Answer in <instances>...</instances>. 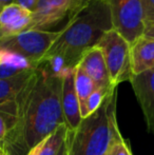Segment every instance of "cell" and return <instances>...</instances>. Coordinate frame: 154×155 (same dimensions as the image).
Segmentation results:
<instances>
[{
	"label": "cell",
	"instance_id": "cell-24",
	"mask_svg": "<svg viewBox=\"0 0 154 155\" xmlns=\"http://www.w3.org/2000/svg\"><path fill=\"white\" fill-rule=\"evenodd\" d=\"M41 143H42V141H41ZM41 143H39L38 146H36V147L34 148V149H32L31 151H30L27 155H38L39 150H40V147H41Z\"/></svg>",
	"mask_w": 154,
	"mask_h": 155
},
{
	"label": "cell",
	"instance_id": "cell-13",
	"mask_svg": "<svg viewBox=\"0 0 154 155\" xmlns=\"http://www.w3.org/2000/svg\"><path fill=\"white\" fill-rule=\"evenodd\" d=\"M35 69L34 68L28 69L12 77L0 79V104L15 100L17 95L21 92L28 81L31 79Z\"/></svg>",
	"mask_w": 154,
	"mask_h": 155
},
{
	"label": "cell",
	"instance_id": "cell-1",
	"mask_svg": "<svg viewBox=\"0 0 154 155\" xmlns=\"http://www.w3.org/2000/svg\"><path fill=\"white\" fill-rule=\"evenodd\" d=\"M61 94L62 77L40 63L15 98L18 119L0 143L2 155H27L64 124Z\"/></svg>",
	"mask_w": 154,
	"mask_h": 155
},
{
	"label": "cell",
	"instance_id": "cell-16",
	"mask_svg": "<svg viewBox=\"0 0 154 155\" xmlns=\"http://www.w3.org/2000/svg\"><path fill=\"white\" fill-rule=\"evenodd\" d=\"M68 127L66 124L59 126L52 134H50L41 143L38 155H57L68 135Z\"/></svg>",
	"mask_w": 154,
	"mask_h": 155
},
{
	"label": "cell",
	"instance_id": "cell-28",
	"mask_svg": "<svg viewBox=\"0 0 154 155\" xmlns=\"http://www.w3.org/2000/svg\"><path fill=\"white\" fill-rule=\"evenodd\" d=\"M0 153H1V150H0Z\"/></svg>",
	"mask_w": 154,
	"mask_h": 155
},
{
	"label": "cell",
	"instance_id": "cell-15",
	"mask_svg": "<svg viewBox=\"0 0 154 155\" xmlns=\"http://www.w3.org/2000/svg\"><path fill=\"white\" fill-rule=\"evenodd\" d=\"M18 119V106L16 100L0 104V143L13 130Z\"/></svg>",
	"mask_w": 154,
	"mask_h": 155
},
{
	"label": "cell",
	"instance_id": "cell-8",
	"mask_svg": "<svg viewBox=\"0 0 154 155\" xmlns=\"http://www.w3.org/2000/svg\"><path fill=\"white\" fill-rule=\"evenodd\" d=\"M129 81L142 109L147 130L154 135V69L132 75Z\"/></svg>",
	"mask_w": 154,
	"mask_h": 155
},
{
	"label": "cell",
	"instance_id": "cell-21",
	"mask_svg": "<svg viewBox=\"0 0 154 155\" xmlns=\"http://www.w3.org/2000/svg\"><path fill=\"white\" fill-rule=\"evenodd\" d=\"M88 1H91V0H72V5H71V13H73L74 11H76L77 8H79L81 5H84V3H87Z\"/></svg>",
	"mask_w": 154,
	"mask_h": 155
},
{
	"label": "cell",
	"instance_id": "cell-14",
	"mask_svg": "<svg viewBox=\"0 0 154 155\" xmlns=\"http://www.w3.org/2000/svg\"><path fill=\"white\" fill-rule=\"evenodd\" d=\"M74 84L75 90L77 93V97L79 100L80 104V112H81V117L86 118V104L89 96L91 95L94 90L96 89L94 82L92 81L89 75L86 73L81 65L78 63L74 70Z\"/></svg>",
	"mask_w": 154,
	"mask_h": 155
},
{
	"label": "cell",
	"instance_id": "cell-22",
	"mask_svg": "<svg viewBox=\"0 0 154 155\" xmlns=\"http://www.w3.org/2000/svg\"><path fill=\"white\" fill-rule=\"evenodd\" d=\"M57 155H69V141H68V137L66 138L64 143H62L61 148H60L59 152Z\"/></svg>",
	"mask_w": 154,
	"mask_h": 155
},
{
	"label": "cell",
	"instance_id": "cell-11",
	"mask_svg": "<svg viewBox=\"0 0 154 155\" xmlns=\"http://www.w3.org/2000/svg\"><path fill=\"white\" fill-rule=\"evenodd\" d=\"M32 12L17 3L2 8L0 12V28L2 37L13 36L27 31L31 22Z\"/></svg>",
	"mask_w": 154,
	"mask_h": 155
},
{
	"label": "cell",
	"instance_id": "cell-20",
	"mask_svg": "<svg viewBox=\"0 0 154 155\" xmlns=\"http://www.w3.org/2000/svg\"><path fill=\"white\" fill-rule=\"evenodd\" d=\"M38 0H15L14 3H17L19 4V5L23 6L25 8H27V10L29 11H33V8H35L36 3H37Z\"/></svg>",
	"mask_w": 154,
	"mask_h": 155
},
{
	"label": "cell",
	"instance_id": "cell-17",
	"mask_svg": "<svg viewBox=\"0 0 154 155\" xmlns=\"http://www.w3.org/2000/svg\"><path fill=\"white\" fill-rule=\"evenodd\" d=\"M109 91H103L100 89H95L94 92L89 96L88 100L86 104V114L87 116H89L90 114L94 113L95 111H97L99 109V107L101 106L103 99H105L106 95L108 94Z\"/></svg>",
	"mask_w": 154,
	"mask_h": 155
},
{
	"label": "cell",
	"instance_id": "cell-3",
	"mask_svg": "<svg viewBox=\"0 0 154 155\" xmlns=\"http://www.w3.org/2000/svg\"><path fill=\"white\" fill-rule=\"evenodd\" d=\"M117 88L108 92L97 111L82 118L75 131H68L69 155H106L120 135L116 119Z\"/></svg>",
	"mask_w": 154,
	"mask_h": 155
},
{
	"label": "cell",
	"instance_id": "cell-19",
	"mask_svg": "<svg viewBox=\"0 0 154 155\" xmlns=\"http://www.w3.org/2000/svg\"><path fill=\"white\" fill-rule=\"evenodd\" d=\"M146 29L154 22V0H142ZM146 31V30H145Z\"/></svg>",
	"mask_w": 154,
	"mask_h": 155
},
{
	"label": "cell",
	"instance_id": "cell-9",
	"mask_svg": "<svg viewBox=\"0 0 154 155\" xmlns=\"http://www.w3.org/2000/svg\"><path fill=\"white\" fill-rule=\"evenodd\" d=\"M79 64L86 71L89 77L94 82L96 89L103 91H110L113 86L110 80L107 63L103 53L98 47H94L88 50L79 61Z\"/></svg>",
	"mask_w": 154,
	"mask_h": 155
},
{
	"label": "cell",
	"instance_id": "cell-6",
	"mask_svg": "<svg viewBox=\"0 0 154 155\" xmlns=\"http://www.w3.org/2000/svg\"><path fill=\"white\" fill-rule=\"evenodd\" d=\"M110 8L113 29L132 43L145 34L142 0H105Z\"/></svg>",
	"mask_w": 154,
	"mask_h": 155
},
{
	"label": "cell",
	"instance_id": "cell-2",
	"mask_svg": "<svg viewBox=\"0 0 154 155\" xmlns=\"http://www.w3.org/2000/svg\"><path fill=\"white\" fill-rule=\"evenodd\" d=\"M112 29V17L107 2L105 0L88 1L71 13L68 23L60 30L59 36L43 60L59 57L67 70H74L84 54L96 47L101 37Z\"/></svg>",
	"mask_w": 154,
	"mask_h": 155
},
{
	"label": "cell",
	"instance_id": "cell-5",
	"mask_svg": "<svg viewBox=\"0 0 154 155\" xmlns=\"http://www.w3.org/2000/svg\"><path fill=\"white\" fill-rule=\"evenodd\" d=\"M97 47L103 51L110 80L113 87L130 80L132 76L130 60V43L114 29L107 32Z\"/></svg>",
	"mask_w": 154,
	"mask_h": 155
},
{
	"label": "cell",
	"instance_id": "cell-23",
	"mask_svg": "<svg viewBox=\"0 0 154 155\" xmlns=\"http://www.w3.org/2000/svg\"><path fill=\"white\" fill-rule=\"evenodd\" d=\"M144 35L147 37H150V38H154V22L150 25V27L147 28Z\"/></svg>",
	"mask_w": 154,
	"mask_h": 155
},
{
	"label": "cell",
	"instance_id": "cell-26",
	"mask_svg": "<svg viewBox=\"0 0 154 155\" xmlns=\"http://www.w3.org/2000/svg\"><path fill=\"white\" fill-rule=\"evenodd\" d=\"M2 37V33H1V28H0V38Z\"/></svg>",
	"mask_w": 154,
	"mask_h": 155
},
{
	"label": "cell",
	"instance_id": "cell-25",
	"mask_svg": "<svg viewBox=\"0 0 154 155\" xmlns=\"http://www.w3.org/2000/svg\"><path fill=\"white\" fill-rule=\"evenodd\" d=\"M15 0H0V6H5V5H8L11 3H14Z\"/></svg>",
	"mask_w": 154,
	"mask_h": 155
},
{
	"label": "cell",
	"instance_id": "cell-7",
	"mask_svg": "<svg viewBox=\"0 0 154 155\" xmlns=\"http://www.w3.org/2000/svg\"><path fill=\"white\" fill-rule=\"evenodd\" d=\"M72 0H38L32 11L29 30L48 31L70 15Z\"/></svg>",
	"mask_w": 154,
	"mask_h": 155
},
{
	"label": "cell",
	"instance_id": "cell-10",
	"mask_svg": "<svg viewBox=\"0 0 154 155\" xmlns=\"http://www.w3.org/2000/svg\"><path fill=\"white\" fill-rule=\"evenodd\" d=\"M74 70L69 71L62 77L61 106L64 124L68 127L69 131L76 130L82 120L79 100L74 84Z\"/></svg>",
	"mask_w": 154,
	"mask_h": 155
},
{
	"label": "cell",
	"instance_id": "cell-18",
	"mask_svg": "<svg viewBox=\"0 0 154 155\" xmlns=\"http://www.w3.org/2000/svg\"><path fill=\"white\" fill-rule=\"evenodd\" d=\"M106 155H133L132 151L128 145L127 140L123 136L118 135L110 146Z\"/></svg>",
	"mask_w": 154,
	"mask_h": 155
},
{
	"label": "cell",
	"instance_id": "cell-27",
	"mask_svg": "<svg viewBox=\"0 0 154 155\" xmlns=\"http://www.w3.org/2000/svg\"><path fill=\"white\" fill-rule=\"evenodd\" d=\"M1 10H2V6H0V12H1Z\"/></svg>",
	"mask_w": 154,
	"mask_h": 155
},
{
	"label": "cell",
	"instance_id": "cell-12",
	"mask_svg": "<svg viewBox=\"0 0 154 155\" xmlns=\"http://www.w3.org/2000/svg\"><path fill=\"white\" fill-rule=\"evenodd\" d=\"M132 75L154 69V38L145 35L130 43Z\"/></svg>",
	"mask_w": 154,
	"mask_h": 155
},
{
	"label": "cell",
	"instance_id": "cell-4",
	"mask_svg": "<svg viewBox=\"0 0 154 155\" xmlns=\"http://www.w3.org/2000/svg\"><path fill=\"white\" fill-rule=\"evenodd\" d=\"M60 31H37L29 30L13 36H4L0 38V51L15 53L25 58L34 68L42 62L44 56L49 52Z\"/></svg>",
	"mask_w": 154,
	"mask_h": 155
},
{
	"label": "cell",
	"instance_id": "cell-29",
	"mask_svg": "<svg viewBox=\"0 0 154 155\" xmlns=\"http://www.w3.org/2000/svg\"><path fill=\"white\" fill-rule=\"evenodd\" d=\"M0 155H2V154H1V153H0Z\"/></svg>",
	"mask_w": 154,
	"mask_h": 155
}]
</instances>
